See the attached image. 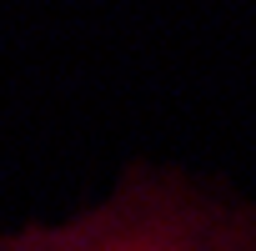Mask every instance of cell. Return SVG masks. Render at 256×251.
Returning <instances> with one entry per match:
<instances>
[{"instance_id":"6da1fadb","label":"cell","mask_w":256,"mask_h":251,"mask_svg":"<svg viewBox=\"0 0 256 251\" xmlns=\"http://www.w3.org/2000/svg\"><path fill=\"white\" fill-rule=\"evenodd\" d=\"M0 251H256L241 241L236 226H216L196 206L171 201H110L96 206L80 221L30 231L20 241H6Z\"/></svg>"}]
</instances>
